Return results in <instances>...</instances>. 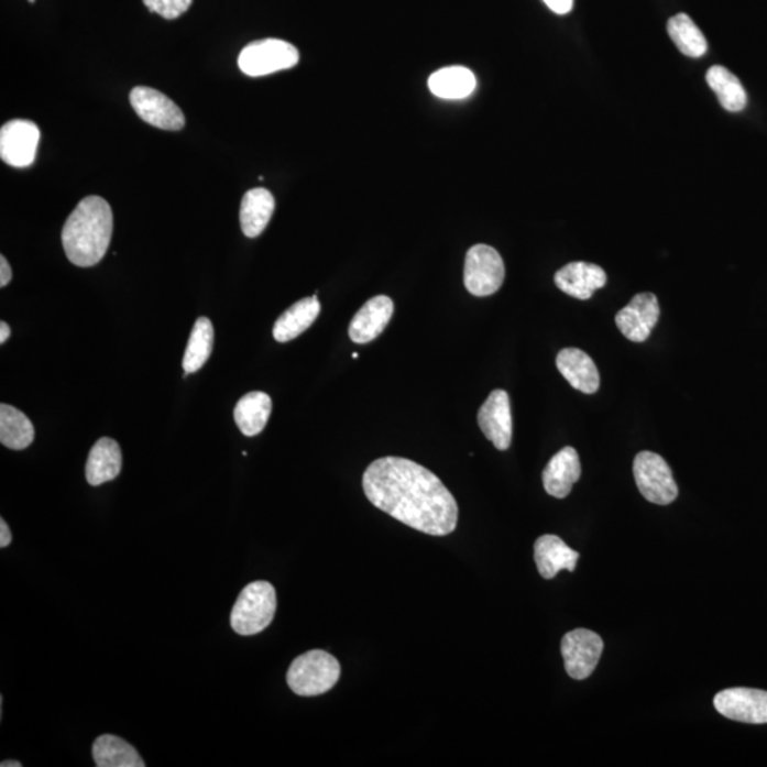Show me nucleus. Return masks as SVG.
Instances as JSON below:
<instances>
[{
    "label": "nucleus",
    "instance_id": "10",
    "mask_svg": "<svg viewBox=\"0 0 767 767\" xmlns=\"http://www.w3.org/2000/svg\"><path fill=\"white\" fill-rule=\"evenodd\" d=\"M130 102L140 119L156 127V129L169 131L184 129V112L173 100L158 90L144 86L135 87L131 91Z\"/></svg>",
    "mask_w": 767,
    "mask_h": 767
},
{
    "label": "nucleus",
    "instance_id": "29",
    "mask_svg": "<svg viewBox=\"0 0 767 767\" xmlns=\"http://www.w3.org/2000/svg\"><path fill=\"white\" fill-rule=\"evenodd\" d=\"M149 11L158 13L165 19H177L184 14L193 4V0H143Z\"/></svg>",
    "mask_w": 767,
    "mask_h": 767
},
{
    "label": "nucleus",
    "instance_id": "31",
    "mask_svg": "<svg viewBox=\"0 0 767 767\" xmlns=\"http://www.w3.org/2000/svg\"><path fill=\"white\" fill-rule=\"evenodd\" d=\"M12 281V267L7 258L0 256V286L4 287Z\"/></svg>",
    "mask_w": 767,
    "mask_h": 767
},
{
    "label": "nucleus",
    "instance_id": "22",
    "mask_svg": "<svg viewBox=\"0 0 767 767\" xmlns=\"http://www.w3.org/2000/svg\"><path fill=\"white\" fill-rule=\"evenodd\" d=\"M429 90L443 100H462L476 89V77L462 66L443 67L432 73L428 80Z\"/></svg>",
    "mask_w": 767,
    "mask_h": 767
},
{
    "label": "nucleus",
    "instance_id": "3",
    "mask_svg": "<svg viewBox=\"0 0 767 767\" xmlns=\"http://www.w3.org/2000/svg\"><path fill=\"white\" fill-rule=\"evenodd\" d=\"M340 673V664L331 654L313 649L292 662L287 686L296 695L319 697L333 690Z\"/></svg>",
    "mask_w": 767,
    "mask_h": 767
},
{
    "label": "nucleus",
    "instance_id": "35",
    "mask_svg": "<svg viewBox=\"0 0 767 767\" xmlns=\"http://www.w3.org/2000/svg\"><path fill=\"white\" fill-rule=\"evenodd\" d=\"M29 2L34 3V0H29Z\"/></svg>",
    "mask_w": 767,
    "mask_h": 767
},
{
    "label": "nucleus",
    "instance_id": "18",
    "mask_svg": "<svg viewBox=\"0 0 767 767\" xmlns=\"http://www.w3.org/2000/svg\"><path fill=\"white\" fill-rule=\"evenodd\" d=\"M556 364L571 387L584 394H594L599 390V370L584 351L579 349L561 350L557 355Z\"/></svg>",
    "mask_w": 767,
    "mask_h": 767
},
{
    "label": "nucleus",
    "instance_id": "7",
    "mask_svg": "<svg viewBox=\"0 0 767 767\" xmlns=\"http://www.w3.org/2000/svg\"><path fill=\"white\" fill-rule=\"evenodd\" d=\"M505 281V263L496 249L475 245L469 249L465 259L463 282L473 296H491L501 289Z\"/></svg>",
    "mask_w": 767,
    "mask_h": 767
},
{
    "label": "nucleus",
    "instance_id": "28",
    "mask_svg": "<svg viewBox=\"0 0 767 767\" xmlns=\"http://www.w3.org/2000/svg\"><path fill=\"white\" fill-rule=\"evenodd\" d=\"M668 34L676 43L678 51L688 57H702L708 51L705 36L686 13H679L669 19Z\"/></svg>",
    "mask_w": 767,
    "mask_h": 767
},
{
    "label": "nucleus",
    "instance_id": "6",
    "mask_svg": "<svg viewBox=\"0 0 767 767\" xmlns=\"http://www.w3.org/2000/svg\"><path fill=\"white\" fill-rule=\"evenodd\" d=\"M633 471L635 483L648 502L664 506L677 500L678 486L671 468L658 453L639 452L634 459Z\"/></svg>",
    "mask_w": 767,
    "mask_h": 767
},
{
    "label": "nucleus",
    "instance_id": "32",
    "mask_svg": "<svg viewBox=\"0 0 767 767\" xmlns=\"http://www.w3.org/2000/svg\"><path fill=\"white\" fill-rule=\"evenodd\" d=\"M12 541V534L11 529H9L8 523L4 522L3 519H0V547L4 549V547H8L11 545Z\"/></svg>",
    "mask_w": 767,
    "mask_h": 767
},
{
    "label": "nucleus",
    "instance_id": "20",
    "mask_svg": "<svg viewBox=\"0 0 767 767\" xmlns=\"http://www.w3.org/2000/svg\"><path fill=\"white\" fill-rule=\"evenodd\" d=\"M321 306L317 295L302 299L287 309L275 322L273 337L278 343L295 340L316 321Z\"/></svg>",
    "mask_w": 767,
    "mask_h": 767
},
{
    "label": "nucleus",
    "instance_id": "1",
    "mask_svg": "<svg viewBox=\"0 0 767 767\" xmlns=\"http://www.w3.org/2000/svg\"><path fill=\"white\" fill-rule=\"evenodd\" d=\"M363 490L380 511L423 534L447 536L457 529L456 497L441 479L409 459H377L364 472Z\"/></svg>",
    "mask_w": 767,
    "mask_h": 767
},
{
    "label": "nucleus",
    "instance_id": "25",
    "mask_svg": "<svg viewBox=\"0 0 767 767\" xmlns=\"http://www.w3.org/2000/svg\"><path fill=\"white\" fill-rule=\"evenodd\" d=\"M34 427L22 412L12 405H0V442L3 447L22 451L32 446Z\"/></svg>",
    "mask_w": 767,
    "mask_h": 767
},
{
    "label": "nucleus",
    "instance_id": "9",
    "mask_svg": "<svg viewBox=\"0 0 767 767\" xmlns=\"http://www.w3.org/2000/svg\"><path fill=\"white\" fill-rule=\"evenodd\" d=\"M41 130L29 120H12L0 130V156L14 168L31 167L36 160Z\"/></svg>",
    "mask_w": 767,
    "mask_h": 767
},
{
    "label": "nucleus",
    "instance_id": "19",
    "mask_svg": "<svg viewBox=\"0 0 767 767\" xmlns=\"http://www.w3.org/2000/svg\"><path fill=\"white\" fill-rule=\"evenodd\" d=\"M123 457L119 443L111 438H100L95 443L86 463V478L91 486L114 481L120 475Z\"/></svg>",
    "mask_w": 767,
    "mask_h": 767
},
{
    "label": "nucleus",
    "instance_id": "27",
    "mask_svg": "<svg viewBox=\"0 0 767 767\" xmlns=\"http://www.w3.org/2000/svg\"><path fill=\"white\" fill-rule=\"evenodd\" d=\"M213 326L208 317H199L190 331L187 350H185L183 368L185 373H197L212 354Z\"/></svg>",
    "mask_w": 767,
    "mask_h": 767
},
{
    "label": "nucleus",
    "instance_id": "30",
    "mask_svg": "<svg viewBox=\"0 0 767 767\" xmlns=\"http://www.w3.org/2000/svg\"><path fill=\"white\" fill-rule=\"evenodd\" d=\"M544 2L557 14H568L573 9V0H544Z\"/></svg>",
    "mask_w": 767,
    "mask_h": 767
},
{
    "label": "nucleus",
    "instance_id": "11",
    "mask_svg": "<svg viewBox=\"0 0 767 767\" xmlns=\"http://www.w3.org/2000/svg\"><path fill=\"white\" fill-rule=\"evenodd\" d=\"M716 711L727 720L761 725L767 723V692L752 688H731L713 700Z\"/></svg>",
    "mask_w": 767,
    "mask_h": 767
},
{
    "label": "nucleus",
    "instance_id": "26",
    "mask_svg": "<svg viewBox=\"0 0 767 767\" xmlns=\"http://www.w3.org/2000/svg\"><path fill=\"white\" fill-rule=\"evenodd\" d=\"M706 81L711 89L715 91L723 109L737 112L745 109L747 95L735 75H732L726 67L713 66L706 73Z\"/></svg>",
    "mask_w": 767,
    "mask_h": 767
},
{
    "label": "nucleus",
    "instance_id": "33",
    "mask_svg": "<svg viewBox=\"0 0 767 767\" xmlns=\"http://www.w3.org/2000/svg\"><path fill=\"white\" fill-rule=\"evenodd\" d=\"M9 337H11V327L7 322H0V343H7Z\"/></svg>",
    "mask_w": 767,
    "mask_h": 767
},
{
    "label": "nucleus",
    "instance_id": "17",
    "mask_svg": "<svg viewBox=\"0 0 767 767\" xmlns=\"http://www.w3.org/2000/svg\"><path fill=\"white\" fill-rule=\"evenodd\" d=\"M580 555L570 549L560 537L545 535L535 544V561L541 578L555 579L561 570L574 571Z\"/></svg>",
    "mask_w": 767,
    "mask_h": 767
},
{
    "label": "nucleus",
    "instance_id": "4",
    "mask_svg": "<svg viewBox=\"0 0 767 767\" xmlns=\"http://www.w3.org/2000/svg\"><path fill=\"white\" fill-rule=\"evenodd\" d=\"M276 590L267 581H253L241 591L231 614L233 632L239 635L262 633L275 618Z\"/></svg>",
    "mask_w": 767,
    "mask_h": 767
},
{
    "label": "nucleus",
    "instance_id": "15",
    "mask_svg": "<svg viewBox=\"0 0 767 767\" xmlns=\"http://www.w3.org/2000/svg\"><path fill=\"white\" fill-rule=\"evenodd\" d=\"M555 282L566 295L579 300H589L595 291L605 286L607 275L603 269L593 263L573 262L556 273Z\"/></svg>",
    "mask_w": 767,
    "mask_h": 767
},
{
    "label": "nucleus",
    "instance_id": "5",
    "mask_svg": "<svg viewBox=\"0 0 767 767\" xmlns=\"http://www.w3.org/2000/svg\"><path fill=\"white\" fill-rule=\"evenodd\" d=\"M299 51L281 39L249 43L238 58V66L249 77H262L287 70L299 63Z\"/></svg>",
    "mask_w": 767,
    "mask_h": 767
},
{
    "label": "nucleus",
    "instance_id": "24",
    "mask_svg": "<svg viewBox=\"0 0 767 767\" xmlns=\"http://www.w3.org/2000/svg\"><path fill=\"white\" fill-rule=\"evenodd\" d=\"M97 767H144L145 761L133 746L114 735L97 737L92 745Z\"/></svg>",
    "mask_w": 767,
    "mask_h": 767
},
{
    "label": "nucleus",
    "instance_id": "12",
    "mask_svg": "<svg viewBox=\"0 0 767 767\" xmlns=\"http://www.w3.org/2000/svg\"><path fill=\"white\" fill-rule=\"evenodd\" d=\"M659 320V305L653 293H639L615 316V322L625 339L634 343L647 340Z\"/></svg>",
    "mask_w": 767,
    "mask_h": 767
},
{
    "label": "nucleus",
    "instance_id": "14",
    "mask_svg": "<svg viewBox=\"0 0 767 767\" xmlns=\"http://www.w3.org/2000/svg\"><path fill=\"white\" fill-rule=\"evenodd\" d=\"M394 315V302L388 296H375L353 317L349 326L350 339L357 344H368L377 339Z\"/></svg>",
    "mask_w": 767,
    "mask_h": 767
},
{
    "label": "nucleus",
    "instance_id": "34",
    "mask_svg": "<svg viewBox=\"0 0 767 767\" xmlns=\"http://www.w3.org/2000/svg\"><path fill=\"white\" fill-rule=\"evenodd\" d=\"M0 766H2V767H21L22 764H21V761H18V760H7V761H2V764H0Z\"/></svg>",
    "mask_w": 767,
    "mask_h": 767
},
{
    "label": "nucleus",
    "instance_id": "16",
    "mask_svg": "<svg viewBox=\"0 0 767 767\" xmlns=\"http://www.w3.org/2000/svg\"><path fill=\"white\" fill-rule=\"evenodd\" d=\"M581 476V465L578 451L566 447L557 452L544 471V485L550 496L565 500L570 495L576 482Z\"/></svg>",
    "mask_w": 767,
    "mask_h": 767
},
{
    "label": "nucleus",
    "instance_id": "13",
    "mask_svg": "<svg viewBox=\"0 0 767 767\" xmlns=\"http://www.w3.org/2000/svg\"><path fill=\"white\" fill-rule=\"evenodd\" d=\"M481 431L500 451H506L512 443V413L509 395L506 391H492L478 413Z\"/></svg>",
    "mask_w": 767,
    "mask_h": 767
},
{
    "label": "nucleus",
    "instance_id": "23",
    "mask_svg": "<svg viewBox=\"0 0 767 767\" xmlns=\"http://www.w3.org/2000/svg\"><path fill=\"white\" fill-rule=\"evenodd\" d=\"M272 413V399L267 394L255 391L243 395L234 407V423L246 437H255L265 429Z\"/></svg>",
    "mask_w": 767,
    "mask_h": 767
},
{
    "label": "nucleus",
    "instance_id": "2",
    "mask_svg": "<svg viewBox=\"0 0 767 767\" xmlns=\"http://www.w3.org/2000/svg\"><path fill=\"white\" fill-rule=\"evenodd\" d=\"M112 223V211L106 199H81L62 231L63 248L68 261L78 267L97 265L109 251Z\"/></svg>",
    "mask_w": 767,
    "mask_h": 767
},
{
    "label": "nucleus",
    "instance_id": "21",
    "mask_svg": "<svg viewBox=\"0 0 767 767\" xmlns=\"http://www.w3.org/2000/svg\"><path fill=\"white\" fill-rule=\"evenodd\" d=\"M275 212V198L271 190L253 188L248 190L241 205V228L248 238H258L265 231Z\"/></svg>",
    "mask_w": 767,
    "mask_h": 767
},
{
    "label": "nucleus",
    "instance_id": "8",
    "mask_svg": "<svg viewBox=\"0 0 767 767\" xmlns=\"http://www.w3.org/2000/svg\"><path fill=\"white\" fill-rule=\"evenodd\" d=\"M604 643L599 634L579 628L561 639V656L569 676L578 681L589 678L603 654Z\"/></svg>",
    "mask_w": 767,
    "mask_h": 767
}]
</instances>
